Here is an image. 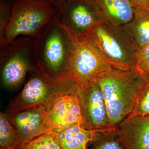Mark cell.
I'll use <instances>...</instances> for the list:
<instances>
[{"label": "cell", "mask_w": 149, "mask_h": 149, "mask_svg": "<svg viewBox=\"0 0 149 149\" xmlns=\"http://www.w3.org/2000/svg\"><path fill=\"white\" fill-rule=\"evenodd\" d=\"M96 80L103 95L109 128L115 127L133 111L139 95L149 81V74L139 68L120 70L112 68Z\"/></svg>", "instance_id": "cell-1"}, {"label": "cell", "mask_w": 149, "mask_h": 149, "mask_svg": "<svg viewBox=\"0 0 149 149\" xmlns=\"http://www.w3.org/2000/svg\"><path fill=\"white\" fill-rule=\"evenodd\" d=\"M35 40L37 64L54 80L69 75L77 42L56 14Z\"/></svg>", "instance_id": "cell-2"}, {"label": "cell", "mask_w": 149, "mask_h": 149, "mask_svg": "<svg viewBox=\"0 0 149 149\" xmlns=\"http://www.w3.org/2000/svg\"><path fill=\"white\" fill-rule=\"evenodd\" d=\"M56 12V8L47 0H12L3 47L19 36L36 38Z\"/></svg>", "instance_id": "cell-3"}, {"label": "cell", "mask_w": 149, "mask_h": 149, "mask_svg": "<svg viewBox=\"0 0 149 149\" xmlns=\"http://www.w3.org/2000/svg\"><path fill=\"white\" fill-rule=\"evenodd\" d=\"M28 76L21 92L11 102L9 109L20 110L44 106L47 110L57 98L73 85L69 77L54 80L37 63Z\"/></svg>", "instance_id": "cell-4"}, {"label": "cell", "mask_w": 149, "mask_h": 149, "mask_svg": "<svg viewBox=\"0 0 149 149\" xmlns=\"http://www.w3.org/2000/svg\"><path fill=\"white\" fill-rule=\"evenodd\" d=\"M88 39L113 68L120 70L139 68L136 51L121 28L101 22L92 28Z\"/></svg>", "instance_id": "cell-5"}, {"label": "cell", "mask_w": 149, "mask_h": 149, "mask_svg": "<svg viewBox=\"0 0 149 149\" xmlns=\"http://www.w3.org/2000/svg\"><path fill=\"white\" fill-rule=\"evenodd\" d=\"M1 80L6 87L15 89L23 83L37 63L35 38L23 37L1 49Z\"/></svg>", "instance_id": "cell-6"}, {"label": "cell", "mask_w": 149, "mask_h": 149, "mask_svg": "<svg viewBox=\"0 0 149 149\" xmlns=\"http://www.w3.org/2000/svg\"><path fill=\"white\" fill-rule=\"evenodd\" d=\"M56 15L77 42L88 39L93 27L105 22L94 0H66L57 8Z\"/></svg>", "instance_id": "cell-7"}, {"label": "cell", "mask_w": 149, "mask_h": 149, "mask_svg": "<svg viewBox=\"0 0 149 149\" xmlns=\"http://www.w3.org/2000/svg\"><path fill=\"white\" fill-rule=\"evenodd\" d=\"M112 68L88 39L77 42L70 75L77 83L80 91L96 80L102 72Z\"/></svg>", "instance_id": "cell-8"}, {"label": "cell", "mask_w": 149, "mask_h": 149, "mask_svg": "<svg viewBox=\"0 0 149 149\" xmlns=\"http://www.w3.org/2000/svg\"><path fill=\"white\" fill-rule=\"evenodd\" d=\"M80 91L78 85H74L57 98L47 110L46 118L49 128L48 133L76 123L83 124Z\"/></svg>", "instance_id": "cell-9"}, {"label": "cell", "mask_w": 149, "mask_h": 149, "mask_svg": "<svg viewBox=\"0 0 149 149\" xmlns=\"http://www.w3.org/2000/svg\"><path fill=\"white\" fill-rule=\"evenodd\" d=\"M83 124L88 130L109 128L106 105L97 80L79 92Z\"/></svg>", "instance_id": "cell-10"}, {"label": "cell", "mask_w": 149, "mask_h": 149, "mask_svg": "<svg viewBox=\"0 0 149 149\" xmlns=\"http://www.w3.org/2000/svg\"><path fill=\"white\" fill-rule=\"evenodd\" d=\"M47 113V109L44 106L20 110L9 108L6 111V114L18 132L21 146L48 133Z\"/></svg>", "instance_id": "cell-11"}, {"label": "cell", "mask_w": 149, "mask_h": 149, "mask_svg": "<svg viewBox=\"0 0 149 149\" xmlns=\"http://www.w3.org/2000/svg\"><path fill=\"white\" fill-rule=\"evenodd\" d=\"M116 126L126 149H149V115L126 118Z\"/></svg>", "instance_id": "cell-12"}, {"label": "cell", "mask_w": 149, "mask_h": 149, "mask_svg": "<svg viewBox=\"0 0 149 149\" xmlns=\"http://www.w3.org/2000/svg\"><path fill=\"white\" fill-rule=\"evenodd\" d=\"M101 12L104 21L122 28L133 20L135 7L129 0H94Z\"/></svg>", "instance_id": "cell-13"}, {"label": "cell", "mask_w": 149, "mask_h": 149, "mask_svg": "<svg viewBox=\"0 0 149 149\" xmlns=\"http://www.w3.org/2000/svg\"><path fill=\"white\" fill-rule=\"evenodd\" d=\"M121 29L136 51L149 45V8L135 7L133 20Z\"/></svg>", "instance_id": "cell-14"}, {"label": "cell", "mask_w": 149, "mask_h": 149, "mask_svg": "<svg viewBox=\"0 0 149 149\" xmlns=\"http://www.w3.org/2000/svg\"><path fill=\"white\" fill-rule=\"evenodd\" d=\"M94 130L77 123L62 130L49 133L57 141L61 149H88Z\"/></svg>", "instance_id": "cell-15"}, {"label": "cell", "mask_w": 149, "mask_h": 149, "mask_svg": "<svg viewBox=\"0 0 149 149\" xmlns=\"http://www.w3.org/2000/svg\"><path fill=\"white\" fill-rule=\"evenodd\" d=\"M90 149H126L117 126L95 130Z\"/></svg>", "instance_id": "cell-16"}, {"label": "cell", "mask_w": 149, "mask_h": 149, "mask_svg": "<svg viewBox=\"0 0 149 149\" xmlns=\"http://www.w3.org/2000/svg\"><path fill=\"white\" fill-rule=\"evenodd\" d=\"M0 146L2 149H19L21 146L18 132L5 112L0 114Z\"/></svg>", "instance_id": "cell-17"}, {"label": "cell", "mask_w": 149, "mask_h": 149, "mask_svg": "<svg viewBox=\"0 0 149 149\" xmlns=\"http://www.w3.org/2000/svg\"><path fill=\"white\" fill-rule=\"evenodd\" d=\"M19 149H61L54 137L50 134L46 133L23 144Z\"/></svg>", "instance_id": "cell-18"}, {"label": "cell", "mask_w": 149, "mask_h": 149, "mask_svg": "<svg viewBox=\"0 0 149 149\" xmlns=\"http://www.w3.org/2000/svg\"><path fill=\"white\" fill-rule=\"evenodd\" d=\"M149 115V81L145 86L138 99L133 111L127 117Z\"/></svg>", "instance_id": "cell-19"}, {"label": "cell", "mask_w": 149, "mask_h": 149, "mask_svg": "<svg viewBox=\"0 0 149 149\" xmlns=\"http://www.w3.org/2000/svg\"><path fill=\"white\" fill-rule=\"evenodd\" d=\"M12 0L0 1V47H3L4 37L6 28L10 19Z\"/></svg>", "instance_id": "cell-20"}, {"label": "cell", "mask_w": 149, "mask_h": 149, "mask_svg": "<svg viewBox=\"0 0 149 149\" xmlns=\"http://www.w3.org/2000/svg\"><path fill=\"white\" fill-rule=\"evenodd\" d=\"M136 55L138 68L149 74V45L136 51Z\"/></svg>", "instance_id": "cell-21"}, {"label": "cell", "mask_w": 149, "mask_h": 149, "mask_svg": "<svg viewBox=\"0 0 149 149\" xmlns=\"http://www.w3.org/2000/svg\"><path fill=\"white\" fill-rule=\"evenodd\" d=\"M135 7L149 8V0H129Z\"/></svg>", "instance_id": "cell-22"}, {"label": "cell", "mask_w": 149, "mask_h": 149, "mask_svg": "<svg viewBox=\"0 0 149 149\" xmlns=\"http://www.w3.org/2000/svg\"><path fill=\"white\" fill-rule=\"evenodd\" d=\"M48 1L51 3L52 4L56 7V8H58L61 6L66 1V0H47Z\"/></svg>", "instance_id": "cell-23"}, {"label": "cell", "mask_w": 149, "mask_h": 149, "mask_svg": "<svg viewBox=\"0 0 149 149\" xmlns=\"http://www.w3.org/2000/svg\"><path fill=\"white\" fill-rule=\"evenodd\" d=\"M1 149H2V148H1Z\"/></svg>", "instance_id": "cell-24"}]
</instances>
